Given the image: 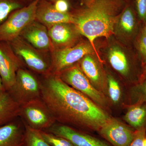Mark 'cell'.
Segmentation results:
<instances>
[{"instance_id":"cell-1","label":"cell","mask_w":146,"mask_h":146,"mask_svg":"<svg viewBox=\"0 0 146 146\" xmlns=\"http://www.w3.org/2000/svg\"><path fill=\"white\" fill-rule=\"evenodd\" d=\"M41 98L55 120L99 131L110 117L90 98L64 82L57 75L45 76Z\"/></svg>"},{"instance_id":"cell-2","label":"cell","mask_w":146,"mask_h":146,"mask_svg":"<svg viewBox=\"0 0 146 146\" xmlns=\"http://www.w3.org/2000/svg\"><path fill=\"white\" fill-rule=\"evenodd\" d=\"M126 0H92L88 4L70 11L73 24L94 48L99 59L94 41L108 38L114 33L118 18L126 4Z\"/></svg>"},{"instance_id":"cell-3","label":"cell","mask_w":146,"mask_h":146,"mask_svg":"<svg viewBox=\"0 0 146 146\" xmlns=\"http://www.w3.org/2000/svg\"><path fill=\"white\" fill-rule=\"evenodd\" d=\"M15 54L32 70L46 76L50 72V53L36 49L18 36L9 42Z\"/></svg>"},{"instance_id":"cell-4","label":"cell","mask_w":146,"mask_h":146,"mask_svg":"<svg viewBox=\"0 0 146 146\" xmlns=\"http://www.w3.org/2000/svg\"><path fill=\"white\" fill-rule=\"evenodd\" d=\"M39 1L34 0L27 5L11 13L0 25V41L11 42L20 36L24 29L35 21Z\"/></svg>"},{"instance_id":"cell-5","label":"cell","mask_w":146,"mask_h":146,"mask_svg":"<svg viewBox=\"0 0 146 146\" xmlns=\"http://www.w3.org/2000/svg\"><path fill=\"white\" fill-rule=\"evenodd\" d=\"M94 52L96 53L90 42H79L61 49L53 50L50 52V74H57L80 61L85 56Z\"/></svg>"},{"instance_id":"cell-6","label":"cell","mask_w":146,"mask_h":146,"mask_svg":"<svg viewBox=\"0 0 146 146\" xmlns=\"http://www.w3.org/2000/svg\"><path fill=\"white\" fill-rule=\"evenodd\" d=\"M7 92L21 106L40 99L41 84L31 73L21 68L17 71L15 84Z\"/></svg>"},{"instance_id":"cell-7","label":"cell","mask_w":146,"mask_h":146,"mask_svg":"<svg viewBox=\"0 0 146 146\" xmlns=\"http://www.w3.org/2000/svg\"><path fill=\"white\" fill-rule=\"evenodd\" d=\"M56 75L65 83L91 99L97 104L101 106L105 104L103 95L91 84L79 65H74Z\"/></svg>"},{"instance_id":"cell-8","label":"cell","mask_w":146,"mask_h":146,"mask_svg":"<svg viewBox=\"0 0 146 146\" xmlns=\"http://www.w3.org/2000/svg\"><path fill=\"white\" fill-rule=\"evenodd\" d=\"M23 62L13 52L9 42L0 41V76L5 91H9L16 81L17 71Z\"/></svg>"},{"instance_id":"cell-9","label":"cell","mask_w":146,"mask_h":146,"mask_svg":"<svg viewBox=\"0 0 146 146\" xmlns=\"http://www.w3.org/2000/svg\"><path fill=\"white\" fill-rule=\"evenodd\" d=\"M42 100H35L21 106V115H23L31 127L45 130L54 124L55 120Z\"/></svg>"},{"instance_id":"cell-10","label":"cell","mask_w":146,"mask_h":146,"mask_svg":"<svg viewBox=\"0 0 146 146\" xmlns=\"http://www.w3.org/2000/svg\"><path fill=\"white\" fill-rule=\"evenodd\" d=\"M99 131L114 146H129L135 134L129 127L111 118Z\"/></svg>"},{"instance_id":"cell-11","label":"cell","mask_w":146,"mask_h":146,"mask_svg":"<svg viewBox=\"0 0 146 146\" xmlns=\"http://www.w3.org/2000/svg\"><path fill=\"white\" fill-rule=\"evenodd\" d=\"M19 36L39 50L50 53L54 50L48 28L35 20L24 29Z\"/></svg>"},{"instance_id":"cell-12","label":"cell","mask_w":146,"mask_h":146,"mask_svg":"<svg viewBox=\"0 0 146 146\" xmlns=\"http://www.w3.org/2000/svg\"><path fill=\"white\" fill-rule=\"evenodd\" d=\"M48 32L54 50L72 46L78 43L80 33L72 23L56 24L48 29Z\"/></svg>"},{"instance_id":"cell-13","label":"cell","mask_w":146,"mask_h":146,"mask_svg":"<svg viewBox=\"0 0 146 146\" xmlns=\"http://www.w3.org/2000/svg\"><path fill=\"white\" fill-rule=\"evenodd\" d=\"M44 131L67 139L74 146H109L97 138L65 125L54 124Z\"/></svg>"},{"instance_id":"cell-14","label":"cell","mask_w":146,"mask_h":146,"mask_svg":"<svg viewBox=\"0 0 146 146\" xmlns=\"http://www.w3.org/2000/svg\"><path fill=\"white\" fill-rule=\"evenodd\" d=\"M35 21L45 26L47 28L56 24L72 23V13L58 12L55 9L53 3L46 0H39L37 4Z\"/></svg>"},{"instance_id":"cell-15","label":"cell","mask_w":146,"mask_h":146,"mask_svg":"<svg viewBox=\"0 0 146 146\" xmlns=\"http://www.w3.org/2000/svg\"><path fill=\"white\" fill-rule=\"evenodd\" d=\"M21 115V106L7 91L0 94V127L11 122Z\"/></svg>"},{"instance_id":"cell-16","label":"cell","mask_w":146,"mask_h":146,"mask_svg":"<svg viewBox=\"0 0 146 146\" xmlns=\"http://www.w3.org/2000/svg\"><path fill=\"white\" fill-rule=\"evenodd\" d=\"M136 16L133 3L127 1L116 23L121 33L129 37L135 34L137 29Z\"/></svg>"},{"instance_id":"cell-17","label":"cell","mask_w":146,"mask_h":146,"mask_svg":"<svg viewBox=\"0 0 146 146\" xmlns=\"http://www.w3.org/2000/svg\"><path fill=\"white\" fill-rule=\"evenodd\" d=\"M25 129L15 120L0 127V146H21Z\"/></svg>"},{"instance_id":"cell-18","label":"cell","mask_w":146,"mask_h":146,"mask_svg":"<svg viewBox=\"0 0 146 146\" xmlns=\"http://www.w3.org/2000/svg\"><path fill=\"white\" fill-rule=\"evenodd\" d=\"M108 58L112 68L122 75L127 76L130 72V66L125 53L117 46H113L108 53Z\"/></svg>"},{"instance_id":"cell-19","label":"cell","mask_w":146,"mask_h":146,"mask_svg":"<svg viewBox=\"0 0 146 146\" xmlns=\"http://www.w3.org/2000/svg\"><path fill=\"white\" fill-rule=\"evenodd\" d=\"M124 118L136 130L146 129V103L133 104L127 110Z\"/></svg>"},{"instance_id":"cell-20","label":"cell","mask_w":146,"mask_h":146,"mask_svg":"<svg viewBox=\"0 0 146 146\" xmlns=\"http://www.w3.org/2000/svg\"><path fill=\"white\" fill-rule=\"evenodd\" d=\"M91 55H87L81 59L80 67L89 81L95 86L100 87L103 86L101 73L96 62Z\"/></svg>"},{"instance_id":"cell-21","label":"cell","mask_w":146,"mask_h":146,"mask_svg":"<svg viewBox=\"0 0 146 146\" xmlns=\"http://www.w3.org/2000/svg\"><path fill=\"white\" fill-rule=\"evenodd\" d=\"M21 146H51L42 137L41 130L25 126L23 144Z\"/></svg>"},{"instance_id":"cell-22","label":"cell","mask_w":146,"mask_h":146,"mask_svg":"<svg viewBox=\"0 0 146 146\" xmlns=\"http://www.w3.org/2000/svg\"><path fill=\"white\" fill-rule=\"evenodd\" d=\"M27 5L24 0H0V25L13 11Z\"/></svg>"},{"instance_id":"cell-23","label":"cell","mask_w":146,"mask_h":146,"mask_svg":"<svg viewBox=\"0 0 146 146\" xmlns=\"http://www.w3.org/2000/svg\"><path fill=\"white\" fill-rule=\"evenodd\" d=\"M42 137L51 146H74L67 139L44 130H41Z\"/></svg>"},{"instance_id":"cell-24","label":"cell","mask_w":146,"mask_h":146,"mask_svg":"<svg viewBox=\"0 0 146 146\" xmlns=\"http://www.w3.org/2000/svg\"><path fill=\"white\" fill-rule=\"evenodd\" d=\"M108 94L110 99L115 103L119 101L121 91L119 85L117 80L111 76H108Z\"/></svg>"},{"instance_id":"cell-25","label":"cell","mask_w":146,"mask_h":146,"mask_svg":"<svg viewBox=\"0 0 146 146\" xmlns=\"http://www.w3.org/2000/svg\"><path fill=\"white\" fill-rule=\"evenodd\" d=\"M137 49L142 63L146 65V36L141 32L137 43Z\"/></svg>"},{"instance_id":"cell-26","label":"cell","mask_w":146,"mask_h":146,"mask_svg":"<svg viewBox=\"0 0 146 146\" xmlns=\"http://www.w3.org/2000/svg\"><path fill=\"white\" fill-rule=\"evenodd\" d=\"M133 3L138 18L145 22L146 20V0H134Z\"/></svg>"},{"instance_id":"cell-27","label":"cell","mask_w":146,"mask_h":146,"mask_svg":"<svg viewBox=\"0 0 146 146\" xmlns=\"http://www.w3.org/2000/svg\"><path fill=\"white\" fill-rule=\"evenodd\" d=\"M136 88V94L137 100L134 104L146 103V79L141 81V84Z\"/></svg>"},{"instance_id":"cell-28","label":"cell","mask_w":146,"mask_h":146,"mask_svg":"<svg viewBox=\"0 0 146 146\" xmlns=\"http://www.w3.org/2000/svg\"><path fill=\"white\" fill-rule=\"evenodd\" d=\"M54 7L61 13H68L70 11L71 5L69 0H58L53 3Z\"/></svg>"},{"instance_id":"cell-29","label":"cell","mask_w":146,"mask_h":146,"mask_svg":"<svg viewBox=\"0 0 146 146\" xmlns=\"http://www.w3.org/2000/svg\"><path fill=\"white\" fill-rule=\"evenodd\" d=\"M146 129L136 130L133 141L129 146H143V141L146 137Z\"/></svg>"},{"instance_id":"cell-30","label":"cell","mask_w":146,"mask_h":146,"mask_svg":"<svg viewBox=\"0 0 146 146\" xmlns=\"http://www.w3.org/2000/svg\"><path fill=\"white\" fill-rule=\"evenodd\" d=\"M146 79V65L144 67L143 70V71L142 74L141 75L140 80L141 81H143L144 80Z\"/></svg>"},{"instance_id":"cell-31","label":"cell","mask_w":146,"mask_h":146,"mask_svg":"<svg viewBox=\"0 0 146 146\" xmlns=\"http://www.w3.org/2000/svg\"><path fill=\"white\" fill-rule=\"evenodd\" d=\"M5 91H6L3 85L1 78V76H0V94Z\"/></svg>"},{"instance_id":"cell-32","label":"cell","mask_w":146,"mask_h":146,"mask_svg":"<svg viewBox=\"0 0 146 146\" xmlns=\"http://www.w3.org/2000/svg\"><path fill=\"white\" fill-rule=\"evenodd\" d=\"M92 0H80L81 3L84 5H86L89 3Z\"/></svg>"},{"instance_id":"cell-33","label":"cell","mask_w":146,"mask_h":146,"mask_svg":"<svg viewBox=\"0 0 146 146\" xmlns=\"http://www.w3.org/2000/svg\"><path fill=\"white\" fill-rule=\"evenodd\" d=\"M145 23L142 32H143V33L146 36V20L145 21Z\"/></svg>"},{"instance_id":"cell-34","label":"cell","mask_w":146,"mask_h":146,"mask_svg":"<svg viewBox=\"0 0 146 146\" xmlns=\"http://www.w3.org/2000/svg\"><path fill=\"white\" fill-rule=\"evenodd\" d=\"M24 1H25V2L28 5H29V4L32 2L34 0H24Z\"/></svg>"},{"instance_id":"cell-35","label":"cell","mask_w":146,"mask_h":146,"mask_svg":"<svg viewBox=\"0 0 146 146\" xmlns=\"http://www.w3.org/2000/svg\"><path fill=\"white\" fill-rule=\"evenodd\" d=\"M46 1H49L50 2L54 3L56 1H58V0H46Z\"/></svg>"},{"instance_id":"cell-36","label":"cell","mask_w":146,"mask_h":146,"mask_svg":"<svg viewBox=\"0 0 146 146\" xmlns=\"http://www.w3.org/2000/svg\"><path fill=\"white\" fill-rule=\"evenodd\" d=\"M143 146H146V138H145L144 140Z\"/></svg>"},{"instance_id":"cell-37","label":"cell","mask_w":146,"mask_h":146,"mask_svg":"<svg viewBox=\"0 0 146 146\" xmlns=\"http://www.w3.org/2000/svg\"><path fill=\"white\" fill-rule=\"evenodd\" d=\"M126 1H130V0H126Z\"/></svg>"}]
</instances>
